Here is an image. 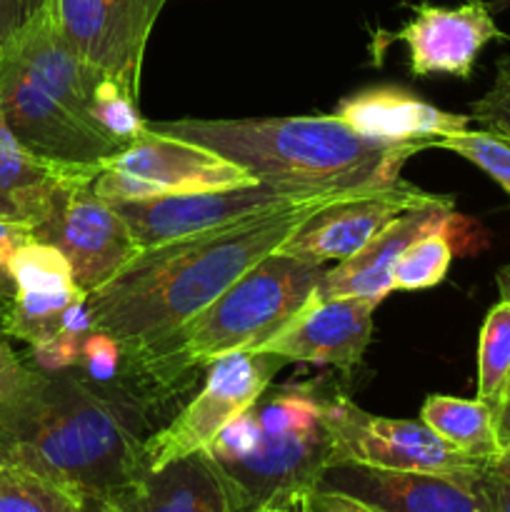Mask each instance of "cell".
<instances>
[{"label":"cell","mask_w":510,"mask_h":512,"mask_svg":"<svg viewBox=\"0 0 510 512\" xmlns=\"http://www.w3.org/2000/svg\"><path fill=\"white\" fill-rule=\"evenodd\" d=\"M350 195L358 193L310 195L228 228L140 250L85 298L95 330L113 335L123 358L160 343L275 253L305 220Z\"/></svg>","instance_id":"obj_1"},{"label":"cell","mask_w":510,"mask_h":512,"mask_svg":"<svg viewBox=\"0 0 510 512\" xmlns=\"http://www.w3.org/2000/svg\"><path fill=\"white\" fill-rule=\"evenodd\" d=\"M145 440L135 405L108 398L70 370L43 373L28 398L0 415L5 453L100 503L143 478Z\"/></svg>","instance_id":"obj_2"},{"label":"cell","mask_w":510,"mask_h":512,"mask_svg":"<svg viewBox=\"0 0 510 512\" xmlns=\"http://www.w3.org/2000/svg\"><path fill=\"white\" fill-rule=\"evenodd\" d=\"M150 130L203 145L248 170L258 183L290 195L363 193L400 180V170L420 145L370 140L338 115L288 118H183L148 123Z\"/></svg>","instance_id":"obj_3"},{"label":"cell","mask_w":510,"mask_h":512,"mask_svg":"<svg viewBox=\"0 0 510 512\" xmlns=\"http://www.w3.org/2000/svg\"><path fill=\"white\" fill-rule=\"evenodd\" d=\"M325 270V265L275 250L168 338L125 355V368L145 388L173 393L188 385L193 370L268 343L315 298Z\"/></svg>","instance_id":"obj_4"},{"label":"cell","mask_w":510,"mask_h":512,"mask_svg":"<svg viewBox=\"0 0 510 512\" xmlns=\"http://www.w3.org/2000/svg\"><path fill=\"white\" fill-rule=\"evenodd\" d=\"M318 385H288L263 398L203 450L223 475L238 512L288 493H308L333 463Z\"/></svg>","instance_id":"obj_5"},{"label":"cell","mask_w":510,"mask_h":512,"mask_svg":"<svg viewBox=\"0 0 510 512\" xmlns=\"http://www.w3.org/2000/svg\"><path fill=\"white\" fill-rule=\"evenodd\" d=\"M323 420L333 438V463L480 478L490 465L445 443L423 420H393L365 413L345 395H325Z\"/></svg>","instance_id":"obj_6"},{"label":"cell","mask_w":510,"mask_h":512,"mask_svg":"<svg viewBox=\"0 0 510 512\" xmlns=\"http://www.w3.org/2000/svg\"><path fill=\"white\" fill-rule=\"evenodd\" d=\"M283 363L285 360L258 350H243L213 360L205 368L203 388L195 398L165 428L155 430L145 440L148 470L185 455L203 453L233 420L263 398L275 370Z\"/></svg>","instance_id":"obj_7"},{"label":"cell","mask_w":510,"mask_h":512,"mask_svg":"<svg viewBox=\"0 0 510 512\" xmlns=\"http://www.w3.org/2000/svg\"><path fill=\"white\" fill-rule=\"evenodd\" d=\"M0 113L25 148L58 163H103L125 150L103 125L30 78L5 50H0Z\"/></svg>","instance_id":"obj_8"},{"label":"cell","mask_w":510,"mask_h":512,"mask_svg":"<svg viewBox=\"0 0 510 512\" xmlns=\"http://www.w3.org/2000/svg\"><path fill=\"white\" fill-rule=\"evenodd\" d=\"M35 240L55 245L73 268L75 285L93 293L140 253L123 215L100 198L93 183L68 185L58 193L48 218L35 228Z\"/></svg>","instance_id":"obj_9"},{"label":"cell","mask_w":510,"mask_h":512,"mask_svg":"<svg viewBox=\"0 0 510 512\" xmlns=\"http://www.w3.org/2000/svg\"><path fill=\"white\" fill-rule=\"evenodd\" d=\"M168 0H53L50 23L78 58L140 90L145 45Z\"/></svg>","instance_id":"obj_10"},{"label":"cell","mask_w":510,"mask_h":512,"mask_svg":"<svg viewBox=\"0 0 510 512\" xmlns=\"http://www.w3.org/2000/svg\"><path fill=\"white\" fill-rule=\"evenodd\" d=\"M293 200L300 198H290L258 183L250 188L173 193L143 200H118L110 205L123 215L140 250H145L205 233V230L228 228L245 218L293 203Z\"/></svg>","instance_id":"obj_11"},{"label":"cell","mask_w":510,"mask_h":512,"mask_svg":"<svg viewBox=\"0 0 510 512\" xmlns=\"http://www.w3.org/2000/svg\"><path fill=\"white\" fill-rule=\"evenodd\" d=\"M318 490L348 495L380 512H490L480 478L388 470L340 460L320 473Z\"/></svg>","instance_id":"obj_12"},{"label":"cell","mask_w":510,"mask_h":512,"mask_svg":"<svg viewBox=\"0 0 510 512\" xmlns=\"http://www.w3.org/2000/svg\"><path fill=\"white\" fill-rule=\"evenodd\" d=\"M433 198H438V195L425 193V190L415 188L413 183H405V180L385 185V188L368 190V193L350 195L338 203L325 205L313 218L305 220L280 245L278 253L295 255V258L318 265H338L360 253L390 220Z\"/></svg>","instance_id":"obj_13"},{"label":"cell","mask_w":510,"mask_h":512,"mask_svg":"<svg viewBox=\"0 0 510 512\" xmlns=\"http://www.w3.org/2000/svg\"><path fill=\"white\" fill-rule=\"evenodd\" d=\"M378 303L368 298H313L288 325L278 330L258 353L295 363L333 365L350 373L363 363L373 338V313Z\"/></svg>","instance_id":"obj_14"},{"label":"cell","mask_w":510,"mask_h":512,"mask_svg":"<svg viewBox=\"0 0 510 512\" xmlns=\"http://www.w3.org/2000/svg\"><path fill=\"white\" fill-rule=\"evenodd\" d=\"M100 168L140 178L148 183L153 198L258 185L248 170L240 168L238 163H230L223 155L203 145L160 135L150 128L125 150L105 158Z\"/></svg>","instance_id":"obj_15"},{"label":"cell","mask_w":510,"mask_h":512,"mask_svg":"<svg viewBox=\"0 0 510 512\" xmlns=\"http://www.w3.org/2000/svg\"><path fill=\"white\" fill-rule=\"evenodd\" d=\"M455 220L453 200L438 195L390 220L360 253L325 270L315 298H368L383 303L393 293V268L410 243L433 230L450 228Z\"/></svg>","instance_id":"obj_16"},{"label":"cell","mask_w":510,"mask_h":512,"mask_svg":"<svg viewBox=\"0 0 510 512\" xmlns=\"http://www.w3.org/2000/svg\"><path fill=\"white\" fill-rule=\"evenodd\" d=\"M395 38L408 45L410 70L415 75L445 73L470 78L480 50L490 40L505 35L495 25L488 5L470 0L458 8L415 5L413 18L395 33Z\"/></svg>","instance_id":"obj_17"},{"label":"cell","mask_w":510,"mask_h":512,"mask_svg":"<svg viewBox=\"0 0 510 512\" xmlns=\"http://www.w3.org/2000/svg\"><path fill=\"white\" fill-rule=\"evenodd\" d=\"M370 140L433 148L435 140L468 128L470 115L448 113L403 88H368L340 100L335 113Z\"/></svg>","instance_id":"obj_18"},{"label":"cell","mask_w":510,"mask_h":512,"mask_svg":"<svg viewBox=\"0 0 510 512\" xmlns=\"http://www.w3.org/2000/svg\"><path fill=\"white\" fill-rule=\"evenodd\" d=\"M100 163H58L25 148L0 113V218L33 225L48 218L55 198L75 183H95Z\"/></svg>","instance_id":"obj_19"},{"label":"cell","mask_w":510,"mask_h":512,"mask_svg":"<svg viewBox=\"0 0 510 512\" xmlns=\"http://www.w3.org/2000/svg\"><path fill=\"white\" fill-rule=\"evenodd\" d=\"M130 495L140 512H238L223 475L205 453L145 470Z\"/></svg>","instance_id":"obj_20"},{"label":"cell","mask_w":510,"mask_h":512,"mask_svg":"<svg viewBox=\"0 0 510 512\" xmlns=\"http://www.w3.org/2000/svg\"><path fill=\"white\" fill-rule=\"evenodd\" d=\"M420 420L460 453L493 465L503 448L495 428V408L483 400H463L453 395H428Z\"/></svg>","instance_id":"obj_21"},{"label":"cell","mask_w":510,"mask_h":512,"mask_svg":"<svg viewBox=\"0 0 510 512\" xmlns=\"http://www.w3.org/2000/svg\"><path fill=\"white\" fill-rule=\"evenodd\" d=\"M0 512H88V500L15 460L0 445Z\"/></svg>","instance_id":"obj_22"},{"label":"cell","mask_w":510,"mask_h":512,"mask_svg":"<svg viewBox=\"0 0 510 512\" xmlns=\"http://www.w3.org/2000/svg\"><path fill=\"white\" fill-rule=\"evenodd\" d=\"M510 380V300L503 298L488 310L478 343V400L503 405Z\"/></svg>","instance_id":"obj_23"},{"label":"cell","mask_w":510,"mask_h":512,"mask_svg":"<svg viewBox=\"0 0 510 512\" xmlns=\"http://www.w3.org/2000/svg\"><path fill=\"white\" fill-rule=\"evenodd\" d=\"M448 230H433L405 248L393 268V290H425L443 283L453 263Z\"/></svg>","instance_id":"obj_24"},{"label":"cell","mask_w":510,"mask_h":512,"mask_svg":"<svg viewBox=\"0 0 510 512\" xmlns=\"http://www.w3.org/2000/svg\"><path fill=\"white\" fill-rule=\"evenodd\" d=\"M10 275H13V295L75 288L68 258L55 245L43 243V240H30L15 253Z\"/></svg>","instance_id":"obj_25"},{"label":"cell","mask_w":510,"mask_h":512,"mask_svg":"<svg viewBox=\"0 0 510 512\" xmlns=\"http://www.w3.org/2000/svg\"><path fill=\"white\" fill-rule=\"evenodd\" d=\"M93 118L125 148L148 130V120L138 110V93L110 75H103L95 88Z\"/></svg>","instance_id":"obj_26"},{"label":"cell","mask_w":510,"mask_h":512,"mask_svg":"<svg viewBox=\"0 0 510 512\" xmlns=\"http://www.w3.org/2000/svg\"><path fill=\"white\" fill-rule=\"evenodd\" d=\"M433 148L450 150L495 180L510 195V140L490 130H460L435 140Z\"/></svg>","instance_id":"obj_27"},{"label":"cell","mask_w":510,"mask_h":512,"mask_svg":"<svg viewBox=\"0 0 510 512\" xmlns=\"http://www.w3.org/2000/svg\"><path fill=\"white\" fill-rule=\"evenodd\" d=\"M43 373L35 370L33 365L25 363L13 348L8 338L0 335V415L18 405L20 400L28 398L40 383Z\"/></svg>","instance_id":"obj_28"},{"label":"cell","mask_w":510,"mask_h":512,"mask_svg":"<svg viewBox=\"0 0 510 512\" xmlns=\"http://www.w3.org/2000/svg\"><path fill=\"white\" fill-rule=\"evenodd\" d=\"M120 363H123V348L110 333L93 330L83 340L78 368L88 375L85 378L88 383H110L118 375Z\"/></svg>","instance_id":"obj_29"},{"label":"cell","mask_w":510,"mask_h":512,"mask_svg":"<svg viewBox=\"0 0 510 512\" xmlns=\"http://www.w3.org/2000/svg\"><path fill=\"white\" fill-rule=\"evenodd\" d=\"M470 118L478 120L485 130L510 140V60L500 65L495 83L470 108Z\"/></svg>","instance_id":"obj_30"},{"label":"cell","mask_w":510,"mask_h":512,"mask_svg":"<svg viewBox=\"0 0 510 512\" xmlns=\"http://www.w3.org/2000/svg\"><path fill=\"white\" fill-rule=\"evenodd\" d=\"M53 0H0V50L50 18Z\"/></svg>","instance_id":"obj_31"},{"label":"cell","mask_w":510,"mask_h":512,"mask_svg":"<svg viewBox=\"0 0 510 512\" xmlns=\"http://www.w3.org/2000/svg\"><path fill=\"white\" fill-rule=\"evenodd\" d=\"M83 340L85 338H75L58 330L30 345V365L40 373H65V370L78 368Z\"/></svg>","instance_id":"obj_32"},{"label":"cell","mask_w":510,"mask_h":512,"mask_svg":"<svg viewBox=\"0 0 510 512\" xmlns=\"http://www.w3.org/2000/svg\"><path fill=\"white\" fill-rule=\"evenodd\" d=\"M35 240L33 225L18 223V220L0 218V295L5 300L13 298V275H10V263H13L15 253L23 245Z\"/></svg>","instance_id":"obj_33"},{"label":"cell","mask_w":510,"mask_h":512,"mask_svg":"<svg viewBox=\"0 0 510 512\" xmlns=\"http://www.w3.org/2000/svg\"><path fill=\"white\" fill-rule=\"evenodd\" d=\"M305 505H308V512H380L370 505L360 503V500L348 498V495L330 493V490H308L305 493Z\"/></svg>","instance_id":"obj_34"},{"label":"cell","mask_w":510,"mask_h":512,"mask_svg":"<svg viewBox=\"0 0 510 512\" xmlns=\"http://www.w3.org/2000/svg\"><path fill=\"white\" fill-rule=\"evenodd\" d=\"M480 488L488 500L490 512H510V480L498 475L495 470H485L480 475Z\"/></svg>","instance_id":"obj_35"},{"label":"cell","mask_w":510,"mask_h":512,"mask_svg":"<svg viewBox=\"0 0 510 512\" xmlns=\"http://www.w3.org/2000/svg\"><path fill=\"white\" fill-rule=\"evenodd\" d=\"M268 512H308V505H305V493H288L280 495V498L270 500L265 505Z\"/></svg>","instance_id":"obj_36"},{"label":"cell","mask_w":510,"mask_h":512,"mask_svg":"<svg viewBox=\"0 0 510 512\" xmlns=\"http://www.w3.org/2000/svg\"><path fill=\"white\" fill-rule=\"evenodd\" d=\"M495 428H498V443L500 448H510V398L495 410Z\"/></svg>","instance_id":"obj_37"},{"label":"cell","mask_w":510,"mask_h":512,"mask_svg":"<svg viewBox=\"0 0 510 512\" xmlns=\"http://www.w3.org/2000/svg\"><path fill=\"white\" fill-rule=\"evenodd\" d=\"M130 490H133V488H130ZM130 490H128V493L118 495V498H115L113 503H108L110 508H113V512H140L138 505H135L133 495H130Z\"/></svg>","instance_id":"obj_38"},{"label":"cell","mask_w":510,"mask_h":512,"mask_svg":"<svg viewBox=\"0 0 510 512\" xmlns=\"http://www.w3.org/2000/svg\"><path fill=\"white\" fill-rule=\"evenodd\" d=\"M490 470H495V473L503 475V478L510 480V448L500 453V458L495 460L493 465H490Z\"/></svg>","instance_id":"obj_39"},{"label":"cell","mask_w":510,"mask_h":512,"mask_svg":"<svg viewBox=\"0 0 510 512\" xmlns=\"http://www.w3.org/2000/svg\"><path fill=\"white\" fill-rule=\"evenodd\" d=\"M498 288L500 293H503V298L510 300V265L498 273Z\"/></svg>","instance_id":"obj_40"},{"label":"cell","mask_w":510,"mask_h":512,"mask_svg":"<svg viewBox=\"0 0 510 512\" xmlns=\"http://www.w3.org/2000/svg\"><path fill=\"white\" fill-rule=\"evenodd\" d=\"M88 512H113L108 503H100V500H88Z\"/></svg>","instance_id":"obj_41"},{"label":"cell","mask_w":510,"mask_h":512,"mask_svg":"<svg viewBox=\"0 0 510 512\" xmlns=\"http://www.w3.org/2000/svg\"><path fill=\"white\" fill-rule=\"evenodd\" d=\"M8 303H10V300H5L3 295H0V335H3V338H5L3 323H5V310H8Z\"/></svg>","instance_id":"obj_42"},{"label":"cell","mask_w":510,"mask_h":512,"mask_svg":"<svg viewBox=\"0 0 510 512\" xmlns=\"http://www.w3.org/2000/svg\"><path fill=\"white\" fill-rule=\"evenodd\" d=\"M510 398V380H508V388H505V400H508ZM505 400H503V403H505Z\"/></svg>","instance_id":"obj_43"},{"label":"cell","mask_w":510,"mask_h":512,"mask_svg":"<svg viewBox=\"0 0 510 512\" xmlns=\"http://www.w3.org/2000/svg\"><path fill=\"white\" fill-rule=\"evenodd\" d=\"M250 512H268V510H265V505H263V508H258V510H250Z\"/></svg>","instance_id":"obj_44"}]
</instances>
